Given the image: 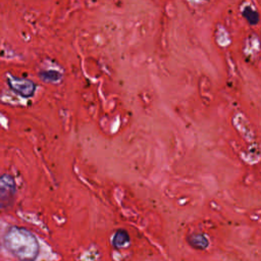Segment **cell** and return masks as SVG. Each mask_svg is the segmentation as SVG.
Returning <instances> with one entry per match:
<instances>
[{
	"mask_svg": "<svg viewBox=\"0 0 261 261\" xmlns=\"http://www.w3.org/2000/svg\"><path fill=\"white\" fill-rule=\"evenodd\" d=\"M4 247L19 260H34L39 254L36 237L24 227H9L4 234Z\"/></svg>",
	"mask_w": 261,
	"mask_h": 261,
	"instance_id": "1",
	"label": "cell"
},
{
	"mask_svg": "<svg viewBox=\"0 0 261 261\" xmlns=\"http://www.w3.org/2000/svg\"><path fill=\"white\" fill-rule=\"evenodd\" d=\"M16 185L14 177L9 173L0 175V210L10 207L14 201Z\"/></svg>",
	"mask_w": 261,
	"mask_h": 261,
	"instance_id": "2",
	"label": "cell"
},
{
	"mask_svg": "<svg viewBox=\"0 0 261 261\" xmlns=\"http://www.w3.org/2000/svg\"><path fill=\"white\" fill-rule=\"evenodd\" d=\"M7 85L14 93L23 98H31L36 91V84L33 81L11 74L7 76Z\"/></svg>",
	"mask_w": 261,
	"mask_h": 261,
	"instance_id": "3",
	"label": "cell"
},
{
	"mask_svg": "<svg viewBox=\"0 0 261 261\" xmlns=\"http://www.w3.org/2000/svg\"><path fill=\"white\" fill-rule=\"evenodd\" d=\"M129 241V238H128V234L125 230H117L113 237V246L115 248H120L122 246H124L126 243H128Z\"/></svg>",
	"mask_w": 261,
	"mask_h": 261,
	"instance_id": "4",
	"label": "cell"
},
{
	"mask_svg": "<svg viewBox=\"0 0 261 261\" xmlns=\"http://www.w3.org/2000/svg\"><path fill=\"white\" fill-rule=\"evenodd\" d=\"M243 15L244 17L252 24H256L258 22V19H259V15L257 13L256 10L252 9L251 7H246L243 11Z\"/></svg>",
	"mask_w": 261,
	"mask_h": 261,
	"instance_id": "5",
	"label": "cell"
},
{
	"mask_svg": "<svg viewBox=\"0 0 261 261\" xmlns=\"http://www.w3.org/2000/svg\"><path fill=\"white\" fill-rule=\"evenodd\" d=\"M40 77H42L44 81H47V82H56L60 79V73L55 70L43 71L40 73Z\"/></svg>",
	"mask_w": 261,
	"mask_h": 261,
	"instance_id": "6",
	"label": "cell"
}]
</instances>
